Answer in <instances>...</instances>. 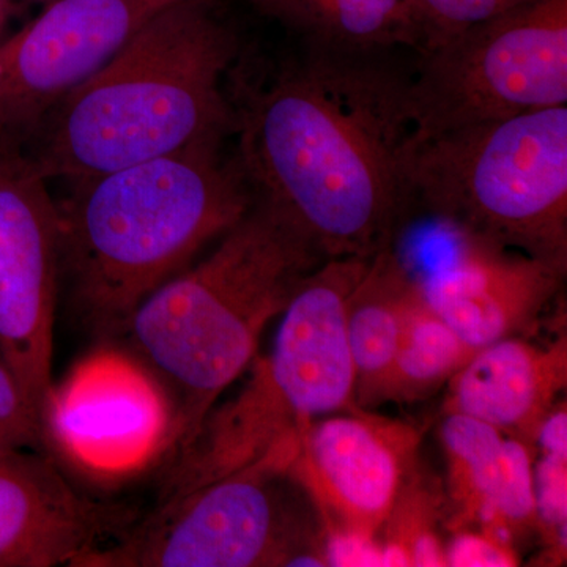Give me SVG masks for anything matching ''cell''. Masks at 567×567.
Wrapping results in <instances>:
<instances>
[{
  "label": "cell",
  "mask_w": 567,
  "mask_h": 567,
  "mask_svg": "<svg viewBox=\"0 0 567 567\" xmlns=\"http://www.w3.org/2000/svg\"><path fill=\"white\" fill-rule=\"evenodd\" d=\"M303 51L262 76L230 70L235 158L254 196L324 259L393 248L415 203L410 71L393 52Z\"/></svg>",
  "instance_id": "obj_1"
},
{
  "label": "cell",
  "mask_w": 567,
  "mask_h": 567,
  "mask_svg": "<svg viewBox=\"0 0 567 567\" xmlns=\"http://www.w3.org/2000/svg\"><path fill=\"white\" fill-rule=\"evenodd\" d=\"M216 3L159 11L44 117L24 152L44 181L95 177L234 133L224 80L241 43Z\"/></svg>",
  "instance_id": "obj_2"
},
{
  "label": "cell",
  "mask_w": 567,
  "mask_h": 567,
  "mask_svg": "<svg viewBox=\"0 0 567 567\" xmlns=\"http://www.w3.org/2000/svg\"><path fill=\"white\" fill-rule=\"evenodd\" d=\"M224 141L71 183L58 204L62 268L80 312L125 333L137 308L229 233L256 196Z\"/></svg>",
  "instance_id": "obj_3"
},
{
  "label": "cell",
  "mask_w": 567,
  "mask_h": 567,
  "mask_svg": "<svg viewBox=\"0 0 567 567\" xmlns=\"http://www.w3.org/2000/svg\"><path fill=\"white\" fill-rule=\"evenodd\" d=\"M324 260L281 213L256 197L207 257L134 309L125 333L177 395L171 458L245 374L268 324Z\"/></svg>",
  "instance_id": "obj_4"
},
{
  "label": "cell",
  "mask_w": 567,
  "mask_h": 567,
  "mask_svg": "<svg viewBox=\"0 0 567 567\" xmlns=\"http://www.w3.org/2000/svg\"><path fill=\"white\" fill-rule=\"evenodd\" d=\"M371 259H327L306 278L279 316L270 352L254 358L244 385L213 406L171 458L159 502L245 468L292 445L312 421L358 406L347 305Z\"/></svg>",
  "instance_id": "obj_5"
},
{
  "label": "cell",
  "mask_w": 567,
  "mask_h": 567,
  "mask_svg": "<svg viewBox=\"0 0 567 567\" xmlns=\"http://www.w3.org/2000/svg\"><path fill=\"white\" fill-rule=\"evenodd\" d=\"M405 174L451 234L567 267V106L413 134Z\"/></svg>",
  "instance_id": "obj_6"
},
{
  "label": "cell",
  "mask_w": 567,
  "mask_h": 567,
  "mask_svg": "<svg viewBox=\"0 0 567 567\" xmlns=\"http://www.w3.org/2000/svg\"><path fill=\"white\" fill-rule=\"evenodd\" d=\"M295 447L163 499L142 524L71 567L327 566L322 524L290 475Z\"/></svg>",
  "instance_id": "obj_7"
},
{
  "label": "cell",
  "mask_w": 567,
  "mask_h": 567,
  "mask_svg": "<svg viewBox=\"0 0 567 567\" xmlns=\"http://www.w3.org/2000/svg\"><path fill=\"white\" fill-rule=\"evenodd\" d=\"M567 106V0H528L416 52V136Z\"/></svg>",
  "instance_id": "obj_8"
},
{
  "label": "cell",
  "mask_w": 567,
  "mask_h": 567,
  "mask_svg": "<svg viewBox=\"0 0 567 567\" xmlns=\"http://www.w3.org/2000/svg\"><path fill=\"white\" fill-rule=\"evenodd\" d=\"M61 271L58 204L48 181L20 148H0V350L40 429L54 386Z\"/></svg>",
  "instance_id": "obj_9"
},
{
  "label": "cell",
  "mask_w": 567,
  "mask_h": 567,
  "mask_svg": "<svg viewBox=\"0 0 567 567\" xmlns=\"http://www.w3.org/2000/svg\"><path fill=\"white\" fill-rule=\"evenodd\" d=\"M175 409L140 361L100 350L52 386L41 417L43 445L103 480L136 475L173 443Z\"/></svg>",
  "instance_id": "obj_10"
},
{
  "label": "cell",
  "mask_w": 567,
  "mask_h": 567,
  "mask_svg": "<svg viewBox=\"0 0 567 567\" xmlns=\"http://www.w3.org/2000/svg\"><path fill=\"white\" fill-rule=\"evenodd\" d=\"M189 0H51L0 41V148H20L159 11ZM219 2V0H210Z\"/></svg>",
  "instance_id": "obj_11"
},
{
  "label": "cell",
  "mask_w": 567,
  "mask_h": 567,
  "mask_svg": "<svg viewBox=\"0 0 567 567\" xmlns=\"http://www.w3.org/2000/svg\"><path fill=\"white\" fill-rule=\"evenodd\" d=\"M420 440L413 425L354 406L301 432L290 475L323 532L377 539L417 464Z\"/></svg>",
  "instance_id": "obj_12"
},
{
  "label": "cell",
  "mask_w": 567,
  "mask_h": 567,
  "mask_svg": "<svg viewBox=\"0 0 567 567\" xmlns=\"http://www.w3.org/2000/svg\"><path fill=\"white\" fill-rule=\"evenodd\" d=\"M566 274L565 265L454 235L445 259L417 278L436 315L477 350L529 338L561 292Z\"/></svg>",
  "instance_id": "obj_13"
},
{
  "label": "cell",
  "mask_w": 567,
  "mask_h": 567,
  "mask_svg": "<svg viewBox=\"0 0 567 567\" xmlns=\"http://www.w3.org/2000/svg\"><path fill=\"white\" fill-rule=\"evenodd\" d=\"M110 525L47 457L0 446V567H71Z\"/></svg>",
  "instance_id": "obj_14"
},
{
  "label": "cell",
  "mask_w": 567,
  "mask_h": 567,
  "mask_svg": "<svg viewBox=\"0 0 567 567\" xmlns=\"http://www.w3.org/2000/svg\"><path fill=\"white\" fill-rule=\"evenodd\" d=\"M440 443L446 462L451 532L476 528L517 546L536 532L533 446L475 417L445 415Z\"/></svg>",
  "instance_id": "obj_15"
},
{
  "label": "cell",
  "mask_w": 567,
  "mask_h": 567,
  "mask_svg": "<svg viewBox=\"0 0 567 567\" xmlns=\"http://www.w3.org/2000/svg\"><path fill=\"white\" fill-rule=\"evenodd\" d=\"M567 385V339L548 344L525 336L477 349L447 383L443 415L475 417L533 446Z\"/></svg>",
  "instance_id": "obj_16"
},
{
  "label": "cell",
  "mask_w": 567,
  "mask_h": 567,
  "mask_svg": "<svg viewBox=\"0 0 567 567\" xmlns=\"http://www.w3.org/2000/svg\"><path fill=\"white\" fill-rule=\"evenodd\" d=\"M417 276L393 248L377 252L347 305V339L354 369V401L377 406L380 388L393 364L410 295Z\"/></svg>",
  "instance_id": "obj_17"
},
{
  "label": "cell",
  "mask_w": 567,
  "mask_h": 567,
  "mask_svg": "<svg viewBox=\"0 0 567 567\" xmlns=\"http://www.w3.org/2000/svg\"><path fill=\"white\" fill-rule=\"evenodd\" d=\"M303 43L341 51H420L423 32L410 0H251Z\"/></svg>",
  "instance_id": "obj_18"
},
{
  "label": "cell",
  "mask_w": 567,
  "mask_h": 567,
  "mask_svg": "<svg viewBox=\"0 0 567 567\" xmlns=\"http://www.w3.org/2000/svg\"><path fill=\"white\" fill-rule=\"evenodd\" d=\"M475 352L427 303L417 278L406 305L398 352L380 388L377 406L421 401L435 394Z\"/></svg>",
  "instance_id": "obj_19"
},
{
  "label": "cell",
  "mask_w": 567,
  "mask_h": 567,
  "mask_svg": "<svg viewBox=\"0 0 567 567\" xmlns=\"http://www.w3.org/2000/svg\"><path fill=\"white\" fill-rule=\"evenodd\" d=\"M445 496L421 472L406 476L393 509L380 529V554L385 567H445V543L436 533L445 513Z\"/></svg>",
  "instance_id": "obj_20"
},
{
  "label": "cell",
  "mask_w": 567,
  "mask_h": 567,
  "mask_svg": "<svg viewBox=\"0 0 567 567\" xmlns=\"http://www.w3.org/2000/svg\"><path fill=\"white\" fill-rule=\"evenodd\" d=\"M536 532L548 548V561H565L567 527V410L561 402L540 424L533 443Z\"/></svg>",
  "instance_id": "obj_21"
},
{
  "label": "cell",
  "mask_w": 567,
  "mask_h": 567,
  "mask_svg": "<svg viewBox=\"0 0 567 567\" xmlns=\"http://www.w3.org/2000/svg\"><path fill=\"white\" fill-rule=\"evenodd\" d=\"M446 566L514 567L520 565L517 546L476 528L454 529L445 543Z\"/></svg>",
  "instance_id": "obj_22"
},
{
  "label": "cell",
  "mask_w": 567,
  "mask_h": 567,
  "mask_svg": "<svg viewBox=\"0 0 567 567\" xmlns=\"http://www.w3.org/2000/svg\"><path fill=\"white\" fill-rule=\"evenodd\" d=\"M0 446L39 447L43 434L22 399L20 385L0 350Z\"/></svg>",
  "instance_id": "obj_23"
},
{
  "label": "cell",
  "mask_w": 567,
  "mask_h": 567,
  "mask_svg": "<svg viewBox=\"0 0 567 567\" xmlns=\"http://www.w3.org/2000/svg\"><path fill=\"white\" fill-rule=\"evenodd\" d=\"M14 10H17L14 0H0V35L9 24L11 17H13Z\"/></svg>",
  "instance_id": "obj_24"
},
{
  "label": "cell",
  "mask_w": 567,
  "mask_h": 567,
  "mask_svg": "<svg viewBox=\"0 0 567 567\" xmlns=\"http://www.w3.org/2000/svg\"><path fill=\"white\" fill-rule=\"evenodd\" d=\"M47 2H51V0H47Z\"/></svg>",
  "instance_id": "obj_25"
}]
</instances>
